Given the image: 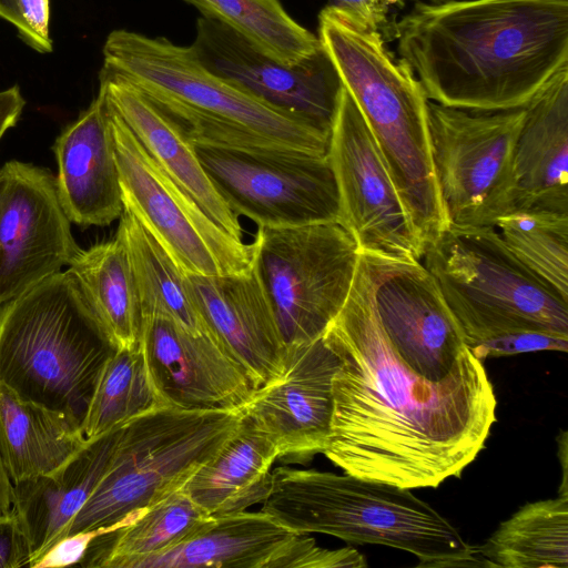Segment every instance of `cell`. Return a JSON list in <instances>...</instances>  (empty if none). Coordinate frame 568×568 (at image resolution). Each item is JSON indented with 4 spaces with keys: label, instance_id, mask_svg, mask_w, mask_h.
<instances>
[{
    "label": "cell",
    "instance_id": "1",
    "mask_svg": "<svg viewBox=\"0 0 568 568\" xmlns=\"http://www.w3.org/2000/svg\"><path fill=\"white\" fill-rule=\"evenodd\" d=\"M374 258L359 253L347 298L323 336L339 358L324 455L346 474L400 488L459 477L485 447L497 399L469 348L430 382L412 371L376 314Z\"/></svg>",
    "mask_w": 568,
    "mask_h": 568
},
{
    "label": "cell",
    "instance_id": "2",
    "mask_svg": "<svg viewBox=\"0 0 568 568\" xmlns=\"http://www.w3.org/2000/svg\"><path fill=\"white\" fill-rule=\"evenodd\" d=\"M395 38L428 100L520 109L568 67V0L416 1Z\"/></svg>",
    "mask_w": 568,
    "mask_h": 568
},
{
    "label": "cell",
    "instance_id": "3",
    "mask_svg": "<svg viewBox=\"0 0 568 568\" xmlns=\"http://www.w3.org/2000/svg\"><path fill=\"white\" fill-rule=\"evenodd\" d=\"M103 69L138 89L194 146L327 155L331 133L214 74L191 45L116 29Z\"/></svg>",
    "mask_w": 568,
    "mask_h": 568
},
{
    "label": "cell",
    "instance_id": "4",
    "mask_svg": "<svg viewBox=\"0 0 568 568\" xmlns=\"http://www.w3.org/2000/svg\"><path fill=\"white\" fill-rule=\"evenodd\" d=\"M318 39L359 109L425 247L447 226L432 159L428 98L412 67L377 31L324 7Z\"/></svg>",
    "mask_w": 568,
    "mask_h": 568
},
{
    "label": "cell",
    "instance_id": "5",
    "mask_svg": "<svg viewBox=\"0 0 568 568\" xmlns=\"http://www.w3.org/2000/svg\"><path fill=\"white\" fill-rule=\"evenodd\" d=\"M262 511L294 534L413 554L417 567H491L455 526L410 489L349 474L280 466Z\"/></svg>",
    "mask_w": 568,
    "mask_h": 568
},
{
    "label": "cell",
    "instance_id": "6",
    "mask_svg": "<svg viewBox=\"0 0 568 568\" xmlns=\"http://www.w3.org/2000/svg\"><path fill=\"white\" fill-rule=\"evenodd\" d=\"M115 351L70 270L0 307V384L80 428Z\"/></svg>",
    "mask_w": 568,
    "mask_h": 568
},
{
    "label": "cell",
    "instance_id": "7",
    "mask_svg": "<svg viewBox=\"0 0 568 568\" xmlns=\"http://www.w3.org/2000/svg\"><path fill=\"white\" fill-rule=\"evenodd\" d=\"M467 347L521 331L568 336V300L526 267L496 227L448 225L424 247Z\"/></svg>",
    "mask_w": 568,
    "mask_h": 568
},
{
    "label": "cell",
    "instance_id": "8",
    "mask_svg": "<svg viewBox=\"0 0 568 568\" xmlns=\"http://www.w3.org/2000/svg\"><path fill=\"white\" fill-rule=\"evenodd\" d=\"M241 420L239 408L163 405L128 422L121 427L105 473L57 540L112 526L183 487L234 434Z\"/></svg>",
    "mask_w": 568,
    "mask_h": 568
},
{
    "label": "cell",
    "instance_id": "9",
    "mask_svg": "<svg viewBox=\"0 0 568 568\" xmlns=\"http://www.w3.org/2000/svg\"><path fill=\"white\" fill-rule=\"evenodd\" d=\"M432 159L448 225L495 227L516 212L515 145L525 108L480 112L427 104Z\"/></svg>",
    "mask_w": 568,
    "mask_h": 568
},
{
    "label": "cell",
    "instance_id": "10",
    "mask_svg": "<svg viewBox=\"0 0 568 568\" xmlns=\"http://www.w3.org/2000/svg\"><path fill=\"white\" fill-rule=\"evenodd\" d=\"M254 266L286 346L322 336L343 307L359 257L338 223L257 227Z\"/></svg>",
    "mask_w": 568,
    "mask_h": 568
},
{
    "label": "cell",
    "instance_id": "11",
    "mask_svg": "<svg viewBox=\"0 0 568 568\" xmlns=\"http://www.w3.org/2000/svg\"><path fill=\"white\" fill-rule=\"evenodd\" d=\"M108 108L123 210L135 216L183 273L248 272L254 263L255 243L236 240L219 226Z\"/></svg>",
    "mask_w": 568,
    "mask_h": 568
},
{
    "label": "cell",
    "instance_id": "12",
    "mask_svg": "<svg viewBox=\"0 0 568 568\" xmlns=\"http://www.w3.org/2000/svg\"><path fill=\"white\" fill-rule=\"evenodd\" d=\"M194 148L229 207L257 227L338 223L339 197L327 155Z\"/></svg>",
    "mask_w": 568,
    "mask_h": 568
},
{
    "label": "cell",
    "instance_id": "13",
    "mask_svg": "<svg viewBox=\"0 0 568 568\" xmlns=\"http://www.w3.org/2000/svg\"><path fill=\"white\" fill-rule=\"evenodd\" d=\"M327 158L338 191V224L354 239L359 253L390 261L422 262L424 246L378 145L344 85Z\"/></svg>",
    "mask_w": 568,
    "mask_h": 568
},
{
    "label": "cell",
    "instance_id": "14",
    "mask_svg": "<svg viewBox=\"0 0 568 568\" xmlns=\"http://www.w3.org/2000/svg\"><path fill=\"white\" fill-rule=\"evenodd\" d=\"M80 247L51 171L20 161L0 169V307L69 265Z\"/></svg>",
    "mask_w": 568,
    "mask_h": 568
},
{
    "label": "cell",
    "instance_id": "15",
    "mask_svg": "<svg viewBox=\"0 0 568 568\" xmlns=\"http://www.w3.org/2000/svg\"><path fill=\"white\" fill-rule=\"evenodd\" d=\"M191 47L214 74L331 133L343 84L323 47L298 64H284L206 17L196 20Z\"/></svg>",
    "mask_w": 568,
    "mask_h": 568
},
{
    "label": "cell",
    "instance_id": "16",
    "mask_svg": "<svg viewBox=\"0 0 568 568\" xmlns=\"http://www.w3.org/2000/svg\"><path fill=\"white\" fill-rule=\"evenodd\" d=\"M339 358L324 336L287 346L282 376L253 390L240 410L276 447L277 458L306 463L327 447L332 381Z\"/></svg>",
    "mask_w": 568,
    "mask_h": 568
},
{
    "label": "cell",
    "instance_id": "17",
    "mask_svg": "<svg viewBox=\"0 0 568 568\" xmlns=\"http://www.w3.org/2000/svg\"><path fill=\"white\" fill-rule=\"evenodd\" d=\"M373 258L374 305L388 341L412 371L444 379L468 347L438 283L420 261Z\"/></svg>",
    "mask_w": 568,
    "mask_h": 568
},
{
    "label": "cell",
    "instance_id": "18",
    "mask_svg": "<svg viewBox=\"0 0 568 568\" xmlns=\"http://www.w3.org/2000/svg\"><path fill=\"white\" fill-rule=\"evenodd\" d=\"M140 345L166 405L240 409L255 389L246 369L213 335L195 334L169 317H142Z\"/></svg>",
    "mask_w": 568,
    "mask_h": 568
},
{
    "label": "cell",
    "instance_id": "19",
    "mask_svg": "<svg viewBox=\"0 0 568 568\" xmlns=\"http://www.w3.org/2000/svg\"><path fill=\"white\" fill-rule=\"evenodd\" d=\"M184 278L206 329L246 369L255 389L280 378L287 346L254 263L241 274Z\"/></svg>",
    "mask_w": 568,
    "mask_h": 568
},
{
    "label": "cell",
    "instance_id": "20",
    "mask_svg": "<svg viewBox=\"0 0 568 568\" xmlns=\"http://www.w3.org/2000/svg\"><path fill=\"white\" fill-rule=\"evenodd\" d=\"M58 162V194L70 222L105 226L120 219L123 202L109 108L98 95L52 146Z\"/></svg>",
    "mask_w": 568,
    "mask_h": 568
},
{
    "label": "cell",
    "instance_id": "21",
    "mask_svg": "<svg viewBox=\"0 0 568 568\" xmlns=\"http://www.w3.org/2000/svg\"><path fill=\"white\" fill-rule=\"evenodd\" d=\"M108 105L124 121L152 160L224 231L243 241L239 216L222 199L180 128L122 77L101 69Z\"/></svg>",
    "mask_w": 568,
    "mask_h": 568
},
{
    "label": "cell",
    "instance_id": "22",
    "mask_svg": "<svg viewBox=\"0 0 568 568\" xmlns=\"http://www.w3.org/2000/svg\"><path fill=\"white\" fill-rule=\"evenodd\" d=\"M514 168L516 211L568 213V67L525 106Z\"/></svg>",
    "mask_w": 568,
    "mask_h": 568
},
{
    "label": "cell",
    "instance_id": "23",
    "mask_svg": "<svg viewBox=\"0 0 568 568\" xmlns=\"http://www.w3.org/2000/svg\"><path fill=\"white\" fill-rule=\"evenodd\" d=\"M121 427L88 440L53 471L13 484L14 514L31 545L30 565L60 537L95 489Z\"/></svg>",
    "mask_w": 568,
    "mask_h": 568
},
{
    "label": "cell",
    "instance_id": "24",
    "mask_svg": "<svg viewBox=\"0 0 568 568\" xmlns=\"http://www.w3.org/2000/svg\"><path fill=\"white\" fill-rule=\"evenodd\" d=\"M294 536L262 510L212 515L180 545L126 568H276Z\"/></svg>",
    "mask_w": 568,
    "mask_h": 568
},
{
    "label": "cell",
    "instance_id": "25",
    "mask_svg": "<svg viewBox=\"0 0 568 568\" xmlns=\"http://www.w3.org/2000/svg\"><path fill=\"white\" fill-rule=\"evenodd\" d=\"M276 458L274 444L242 414L234 434L182 489L210 515L243 511L265 499Z\"/></svg>",
    "mask_w": 568,
    "mask_h": 568
},
{
    "label": "cell",
    "instance_id": "26",
    "mask_svg": "<svg viewBox=\"0 0 568 568\" xmlns=\"http://www.w3.org/2000/svg\"><path fill=\"white\" fill-rule=\"evenodd\" d=\"M87 442L70 417L0 384V456L13 484L53 471Z\"/></svg>",
    "mask_w": 568,
    "mask_h": 568
},
{
    "label": "cell",
    "instance_id": "27",
    "mask_svg": "<svg viewBox=\"0 0 568 568\" xmlns=\"http://www.w3.org/2000/svg\"><path fill=\"white\" fill-rule=\"evenodd\" d=\"M68 266L113 347L136 346L142 315L122 242L114 236L87 250L79 248Z\"/></svg>",
    "mask_w": 568,
    "mask_h": 568
},
{
    "label": "cell",
    "instance_id": "28",
    "mask_svg": "<svg viewBox=\"0 0 568 568\" xmlns=\"http://www.w3.org/2000/svg\"><path fill=\"white\" fill-rule=\"evenodd\" d=\"M211 517L181 487L145 508L133 523L94 539L79 565L126 568L135 559L180 545Z\"/></svg>",
    "mask_w": 568,
    "mask_h": 568
},
{
    "label": "cell",
    "instance_id": "29",
    "mask_svg": "<svg viewBox=\"0 0 568 568\" xmlns=\"http://www.w3.org/2000/svg\"><path fill=\"white\" fill-rule=\"evenodd\" d=\"M476 550L491 567L568 568V495L524 505Z\"/></svg>",
    "mask_w": 568,
    "mask_h": 568
},
{
    "label": "cell",
    "instance_id": "30",
    "mask_svg": "<svg viewBox=\"0 0 568 568\" xmlns=\"http://www.w3.org/2000/svg\"><path fill=\"white\" fill-rule=\"evenodd\" d=\"M115 236L126 252L142 317L164 316L195 334L209 333L190 297L184 273L126 210Z\"/></svg>",
    "mask_w": 568,
    "mask_h": 568
},
{
    "label": "cell",
    "instance_id": "31",
    "mask_svg": "<svg viewBox=\"0 0 568 568\" xmlns=\"http://www.w3.org/2000/svg\"><path fill=\"white\" fill-rule=\"evenodd\" d=\"M183 1L284 64H298L322 48L318 37L295 21L280 0Z\"/></svg>",
    "mask_w": 568,
    "mask_h": 568
},
{
    "label": "cell",
    "instance_id": "32",
    "mask_svg": "<svg viewBox=\"0 0 568 568\" xmlns=\"http://www.w3.org/2000/svg\"><path fill=\"white\" fill-rule=\"evenodd\" d=\"M163 405L140 343L116 349L101 373L81 430L87 440L94 439Z\"/></svg>",
    "mask_w": 568,
    "mask_h": 568
},
{
    "label": "cell",
    "instance_id": "33",
    "mask_svg": "<svg viewBox=\"0 0 568 568\" xmlns=\"http://www.w3.org/2000/svg\"><path fill=\"white\" fill-rule=\"evenodd\" d=\"M495 227L526 267L568 300V213L516 211Z\"/></svg>",
    "mask_w": 568,
    "mask_h": 568
},
{
    "label": "cell",
    "instance_id": "34",
    "mask_svg": "<svg viewBox=\"0 0 568 568\" xmlns=\"http://www.w3.org/2000/svg\"><path fill=\"white\" fill-rule=\"evenodd\" d=\"M364 568L365 557L352 547L327 549L320 547L306 534H296L276 568Z\"/></svg>",
    "mask_w": 568,
    "mask_h": 568
},
{
    "label": "cell",
    "instance_id": "35",
    "mask_svg": "<svg viewBox=\"0 0 568 568\" xmlns=\"http://www.w3.org/2000/svg\"><path fill=\"white\" fill-rule=\"evenodd\" d=\"M480 361L537 351L568 349V336L546 331H521L476 343L468 347Z\"/></svg>",
    "mask_w": 568,
    "mask_h": 568
},
{
    "label": "cell",
    "instance_id": "36",
    "mask_svg": "<svg viewBox=\"0 0 568 568\" xmlns=\"http://www.w3.org/2000/svg\"><path fill=\"white\" fill-rule=\"evenodd\" d=\"M143 510L133 511L112 526L82 530L60 538L40 555L30 565V568H58L79 565L94 539L133 523Z\"/></svg>",
    "mask_w": 568,
    "mask_h": 568
},
{
    "label": "cell",
    "instance_id": "37",
    "mask_svg": "<svg viewBox=\"0 0 568 568\" xmlns=\"http://www.w3.org/2000/svg\"><path fill=\"white\" fill-rule=\"evenodd\" d=\"M407 0H328L327 7L361 28L377 31L388 41L395 38V11Z\"/></svg>",
    "mask_w": 568,
    "mask_h": 568
},
{
    "label": "cell",
    "instance_id": "38",
    "mask_svg": "<svg viewBox=\"0 0 568 568\" xmlns=\"http://www.w3.org/2000/svg\"><path fill=\"white\" fill-rule=\"evenodd\" d=\"M31 555L30 541L16 514L0 518V568H29Z\"/></svg>",
    "mask_w": 568,
    "mask_h": 568
},
{
    "label": "cell",
    "instance_id": "39",
    "mask_svg": "<svg viewBox=\"0 0 568 568\" xmlns=\"http://www.w3.org/2000/svg\"><path fill=\"white\" fill-rule=\"evenodd\" d=\"M20 14L31 34V48L40 53L52 51L49 34V0H17Z\"/></svg>",
    "mask_w": 568,
    "mask_h": 568
},
{
    "label": "cell",
    "instance_id": "40",
    "mask_svg": "<svg viewBox=\"0 0 568 568\" xmlns=\"http://www.w3.org/2000/svg\"><path fill=\"white\" fill-rule=\"evenodd\" d=\"M26 105L18 85L0 91V140L4 132L14 126Z\"/></svg>",
    "mask_w": 568,
    "mask_h": 568
},
{
    "label": "cell",
    "instance_id": "41",
    "mask_svg": "<svg viewBox=\"0 0 568 568\" xmlns=\"http://www.w3.org/2000/svg\"><path fill=\"white\" fill-rule=\"evenodd\" d=\"M0 19L12 24L18 32V37L26 44L31 45V34L20 14L17 0H0Z\"/></svg>",
    "mask_w": 568,
    "mask_h": 568
},
{
    "label": "cell",
    "instance_id": "42",
    "mask_svg": "<svg viewBox=\"0 0 568 568\" xmlns=\"http://www.w3.org/2000/svg\"><path fill=\"white\" fill-rule=\"evenodd\" d=\"M14 514V488L0 456V518Z\"/></svg>",
    "mask_w": 568,
    "mask_h": 568
},
{
    "label": "cell",
    "instance_id": "43",
    "mask_svg": "<svg viewBox=\"0 0 568 568\" xmlns=\"http://www.w3.org/2000/svg\"><path fill=\"white\" fill-rule=\"evenodd\" d=\"M558 455L559 462L562 466V479L559 485V495H568V483H567V432H562L558 437Z\"/></svg>",
    "mask_w": 568,
    "mask_h": 568
},
{
    "label": "cell",
    "instance_id": "44",
    "mask_svg": "<svg viewBox=\"0 0 568 568\" xmlns=\"http://www.w3.org/2000/svg\"><path fill=\"white\" fill-rule=\"evenodd\" d=\"M452 0H429L430 3H435V4H439V3H446V2H449Z\"/></svg>",
    "mask_w": 568,
    "mask_h": 568
}]
</instances>
